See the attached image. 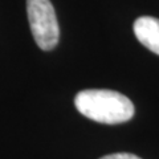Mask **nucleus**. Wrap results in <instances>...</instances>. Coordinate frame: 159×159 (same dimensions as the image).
I'll return each mask as SVG.
<instances>
[{
    "label": "nucleus",
    "mask_w": 159,
    "mask_h": 159,
    "mask_svg": "<svg viewBox=\"0 0 159 159\" xmlns=\"http://www.w3.org/2000/svg\"><path fill=\"white\" fill-rule=\"evenodd\" d=\"M76 109L84 117L105 125H117L130 121L134 105L126 96L107 89H88L77 93Z\"/></svg>",
    "instance_id": "nucleus-1"
},
{
    "label": "nucleus",
    "mask_w": 159,
    "mask_h": 159,
    "mask_svg": "<svg viewBox=\"0 0 159 159\" xmlns=\"http://www.w3.org/2000/svg\"><path fill=\"white\" fill-rule=\"evenodd\" d=\"M28 21L34 41L43 51H52L58 44L60 28L49 0H27Z\"/></svg>",
    "instance_id": "nucleus-2"
},
{
    "label": "nucleus",
    "mask_w": 159,
    "mask_h": 159,
    "mask_svg": "<svg viewBox=\"0 0 159 159\" xmlns=\"http://www.w3.org/2000/svg\"><path fill=\"white\" fill-rule=\"evenodd\" d=\"M134 34L148 51L159 56V19L142 16L134 21Z\"/></svg>",
    "instance_id": "nucleus-3"
},
{
    "label": "nucleus",
    "mask_w": 159,
    "mask_h": 159,
    "mask_svg": "<svg viewBox=\"0 0 159 159\" xmlns=\"http://www.w3.org/2000/svg\"><path fill=\"white\" fill-rule=\"evenodd\" d=\"M99 159H141V158L129 152H117V154H110V155H105Z\"/></svg>",
    "instance_id": "nucleus-4"
}]
</instances>
